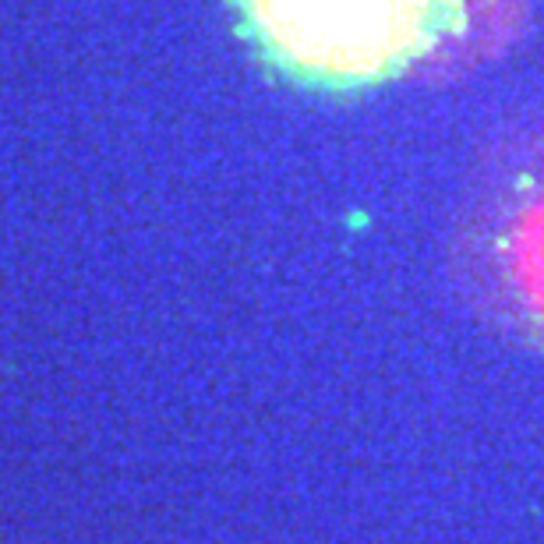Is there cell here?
I'll use <instances>...</instances> for the list:
<instances>
[{"label":"cell","instance_id":"2","mask_svg":"<svg viewBox=\"0 0 544 544\" xmlns=\"http://www.w3.org/2000/svg\"><path fill=\"white\" fill-rule=\"evenodd\" d=\"M456 255L480 312L544 351V131L506 145L484 170Z\"/></svg>","mask_w":544,"mask_h":544},{"label":"cell","instance_id":"1","mask_svg":"<svg viewBox=\"0 0 544 544\" xmlns=\"http://www.w3.org/2000/svg\"><path fill=\"white\" fill-rule=\"evenodd\" d=\"M237 7L269 64L325 93L414 71L470 15V0H237Z\"/></svg>","mask_w":544,"mask_h":544}]
</instances>
